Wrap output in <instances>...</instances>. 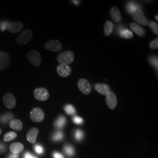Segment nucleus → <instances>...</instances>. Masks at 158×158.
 Returning <instances> with one entry per match:
<instances>
[{
    "label": "nucleus",
    "instance_id": "aec40b11",
    "mask_svg": "<svg viewBox=\"0 0 158 158\" xmlns=\"http://www.w3.org/2000/svg\"><path fill=\"white\" fill-rule=\"evenodd\" d=\"M10 126L12 129L17 131H20L23 129V122L18 119H13L10 122Z\"/></svg>",
    "mask_w": 158,
    "mask_h": 158
},
{
    "label": "nucleus",
    "instance_id": "39448f33",
    "mask_svg": "<svg viewBox=\"0 0 158 158\" xmlns=\"http://www.w3.org/2000/svg\"><path fill=\"white\" fill-rule=\"evenodd\" d=\"M34 97L40 102H45L49 98V93L48 91L44 87H39L36 89L34 91Z\"/></svg>",
    "mask_w": 158,
    "mask_h": 158
},
{
    "label": "nucleus",
    "instance_id": "7ed1b4c3",
    "mask_svg": "<svg viewBox=\"0 0 158 158\" xmlns=\"http://www.w3.org/2000/svg\"><path fill=\"white\" fill-rule=\"evenodd\" d=\"M27 59L29 62L35 66L38 67L41 64L42 59L40 53L37 51L31 50L27 54Z\"/></svg>",
    "mask_w": 158,
    "mask_h": 158
},
{
    "label": "nucleus",
    "instance_id": "4c0bfd02",
    "mask_svg": "<svg viewBox=\"0 0 158 158\" xmlns=\"http://www.w3.org/2000/svg\"><path fill=\"white\" fill-rule=\"evenodd\" d=\"M79 1H72V2H73L74 4H78L79 3Z\"/></svg>",
    "mask_w": 158,
    "mask_h": 158
},
{
    "label": "nucleus",
    "instance_id": "20e7f679",
    "mask_svg": "<svg viewBox=\"0 0 158 158\" xmlns=\"http://www.w3.org/2000/svg\"><path fill=\"white\" fill-rule=\"evenodd\" d=\"M45 118V114L40 108H34L30 113V118L34 123H40Z\"/></svg>",
    "mask_w": 158,
    "mask_h": 158
},
{
    "label": "nucleus",
    "instance_id": "0eeeda50",
    "mask_svg": "<svg viewBox=\"0 0 158 158\" xmlns=\"http://www.w3.org/2000/svg\"><path fill=\"white\" fill-rule=\"evenodd\" d=\"M44 47L48 51L59 52L62 50V44L58 40H51L46 43Z\"/></svg>",
    "mask_w": 158,
    "mask_h": 158
},
{
    "label": "nucleus",
    "instance_id": "58836bf2",
    "mask_svg": "<svg viewBox=\"0 0 158 158\" xmlns=\"http://www.w3.org/2000/svg\"><path fill=\"white\" fill-rule=\"evenodd\" d=\"M155 19H156V20H157V21H158V15H157L155 17Z\"/></svg>",
    "mask_w": 158,
    "mask_h": 158
},
{
    "label": "nucleus",
    "instance_id": "f704fd0d",
    "mask_svg": "<svg viewBox=\"0 0 158 158\" xmlns=\"http://www.w3.org/2000/svg\"><path fill=\"white\" fill-rule=\"evenodd\" d=\"M6 151V145H4L2 143H0V153L4 152Z\"/></svg>",
    "mask_w": 158,
    "mask_h": 158
},
{
    "label": "nucleus",
    "instance_id": "7c9ffc66",
    "mask_svg": "<svg viewBox=\"0 0 158 158\" xmlns=\"http://www.w3.org/2000/svg\"><path fill=\"white\" fill-rule=\"evenodd\" d=\"M149 61L151 64H152L154 68L158 69V57L156 56H152L149 59Z\"/></svg>",
    "mask_w": 158,
    "mask_h": 158
},
{
    "label": "nucleus",
    "instance_id": "72a5a7b5",
    "mask_svg": "<svg viewBox=\"0 0 158 158\" xmlns=\"http://www.w3.org/2000/svg\"><path fill=\"white\" fill-rule=\"evenodd\" d=\"M54 158H64V156L62 154L59 152H55L53 154Z\"/></svg>",
    "mask_w": 158,
    "mask_h": 158
},
{
    "label": "nucleus",
    "instance_id": "f8f14e48",
    "mask_svg": "<svg viewBox=\"0 0 158 158\" xmlns=\"http://www.w3.org/2000/svg\"><path fill=\"white\" fill-rule=\"evenodd\" d=\"M56 71L57 73L60 76L64 78L70 75L72 73V68L68 65L59 64L57 66Z\"/></svg>",
    "mask_w": 158,
    "mask_h": 158
},
{
    "label": "nucleus",
    "instance_id": "a19ab883",
    "mask_svg": "<svg viewBox=\"0 0 158 158\" xmlns=\"http://www.w3.org/2000/svg\"><path fill=\"white\" fill-rule=\"evenodd\" d=\"M34 158H36V157H34Z\"/></svg>",
    "mask_w": 158,
    "mask_h": 158
},
{
    "label": "nucleus",
    "instance_id": "1a4fd4ad",
    "mask_svg": "<svg viewBox=\"0 0 158 158\" xmlns=\"http://www.w3.org/2000/svg\"><path fill=\"white\" fill-rule=\"evenodd\" d=\"M3 103L5 107L11 110L16 106V100L11 93H7L3 97Z\"/></svg>",
    "mask_w": 158,
    "mask_h": 158
},
{
    "label": "nucleus",
    "instance_id": "4468645a",
    "mask_svg": "<svg viewBox=\"0 0 158 158\" xmlns=\"http://www.w3.org/2000/svg\"><path fill=\"white\" fill-rule=\"evenodd\" d=\"M110 17L113 21L115 23H119L122 20V15L119 11L118 8L115 6H113L110 10Z\"/></svg>",
    "mask_w": 158,
    "mask_h": 158
},
{
    "label": "nucleus",
    "instance_id": "423d86ee",
    "mask_svg": "<svg viewBox=\"0 0 158 158\" xmlns=\"http://www.w3.org/2000/svg\"><path fill=\"white\" fill-rule=\"evenodd\" d=\"M79 90L85 95L90 94L91 92V87L90 82L85 79H79L77 82Z\"/></svg>",
    "mask_w": 158,
    "mask_h": 158
},
{
    "label": "nucleus",
    "instance_id": "f03ea898",
    "mask_svg": "<svg viewBox=\"0 0 158 158\" xmlns=\"http://www.w3.org/2000/svg\"><path fill=\"white\" fill-rule=\"evenodd\" d=\"M33 38V33L29 29H25L19 34L16 38V42L18 45H24L32 40Z\"/></svg>",
    "mask_w": 158,
    "mask_h": 158
},
{
    "label": "nucleus",
    "instance_id": "ea45409f",
    "mask_svg": "<svg viewBox=\"0 0 158 158\" xmlns=\"http://www.w3.org/2000/svg\"><path fill=\"white\" fill-rule=\"evenodd\" d=\"M1 133H2V130H1V129L0 128V135L1 134Z\"/></svg>",
    "mask_w": 158,
    "mask_h": 158
},
{
    "label": "nucleus",
    "instance_id": "5701e85b",
    "mask_svg": "<svg viewBox=\"0 0 158 158\" xmlns=\"http://www.w3.org/2000/svg\"><path fill=\"white\" fill-rule=\"evenodd\" d=\"M119 36L124 39H132L134 37L132 32L128 29H123L119 32Z\"/></svg>",
    "mask_w": 158,
    "mask_h": 158
},
{
    "label": "nucleus",
    "instance_id": "dca6fc26",
    "mask_svg": "<svg viewBox=\"0 0 158 158\" xmlns=\"http://www.w3.org/2000/svg\"><path fill=\"white\" fill-rule=\"evenodd\" d=\"M130 28L131 30L134 32L135 34H137L138 36L142 37L144 36L146 34V31L145 29L136 23H131L130 25Z\"/></svg>",
    "mask_w": 158,
    "mask_h": 158
},
{
    "label": "nucleus",
    "instance_id": "6e6552de",
    "mask_svg": "<svg viewBox=\"0 0 158 158\" xmlns=\"http://www.w3.org/2000/svg\"><path fill=\"white\" fill-rule=\"evenodd\" d=\"M132 18L134 21L143 26H147L149 24V21L141 10H138L132 15Z\"/></svg>",
    "mask_w": 158,
    "mask_h": 158
},
{
    "label": "nucleus",
    "instance_id": "4be33fe9",
    "mask_svg": "<svg viewBox=\"0 0 158 158\" xmlns=\"http://www.w3.org/2000/svg\"><path fill=\"white\" fill-rule=\"evenodd\" d=\"M66 118L64 116H60L55 121V125L57 128L61 129L64 126V125L66 124Z\"/></svg>",
    "mask_w": 158,
    "mask_h": 158
},
{
    "label": "nucleus",
    "instance_id": "6ab92c4d",
    "mask_svg": "<svg viewBox=\"0 0 158 158\" xmlns=\"http://www.w3.org/2000/svg\"><path fill=\"white\" fill-rule=\"evenodd\" d=\"M126 9L127 12L132 15L134 13H135L136 11L140 10V8L139 7L138 5L135 2H132V1H130L127 3Z\"/></svg>",
    "mask_w": 158,
    "mask_h": 158
},
{
    "label": "nucleus",
    "instance_id": "473e14b6",
    "mask_svg": "<svg viewBox=\"0 0 158 158\" xmlns=\"http://www.w3.org/2000/svg\"><path fill=\"white\" fill-rule=\"evenodd\" d=\"M35 151L39 154H41L44 152L43 148H42V147H41L40 145H36L35 147Z\"/></svg>",
    "mask_w": 158,
    "mask_h": 158
},
{
    "label": "nucleus",
    "instance_id": "bb28decb",
    "mask_svg": "<svg viewBox=\"0 0 158 158\" xmlns=\"http://www.w3.org/2000/svg\"><path fill=\"white\" fill-rule=\"evenodd\" d=\"M149 25L150 26V28L152 29L153 32L156 35L158 34V24L154 21H151L149 23Z\"/></svg>",
    "mask_w": 158,
    "mask_h": 158
},
{
    "label": "nucleus",
    "instance_id": "9b49d317",
    "mask_svg": "<svg viewBox=\"0 0 158 158\" xmlns=\"http://www.w3.org/2000/svg\"><path fill=\"white\" fill-rule=\"evenodd\" d=\"M106 96V102L108 107L111 110H114L117 105V96L113 91H110Z\"/></svg>",
    "mask_w": 158,
    "mask_h": 158
},
{
    "label": "nucleus",
    "instance_id": "cd10ccee",
    "mask_svg": "<svg viewBox=\"0 0 158 158\" xmlns=\"http://www.w3.org/2000/svg\"><path fill=\"white\" fill-rule=\"evenodd\" d=\"M64 151L69 156H72L74 154V149L73 148L69 145L64 147Z\"/></svg>",
    "mask_w": 158,
    "mask_h": 158
},
{
    "label": "nucleus",
    "instance_id": "c85d7f7f",
    "mask_svg": "<svg viewBox=\"0 0 158 158\" xmlns=\"http://www.w3.org/2000/svg\"><path fill=\"white\" fill-rule=\"evenodd\" d=\"M84 136L83 132L80 130H77L75 132V138L77 141H81Z\"/></svg>",
    "mask_w": 158,
    "mask_h": 158
},
{
    "label": "nucleus",
    "instance_id": "ddd939ff",
    "mask_svg": "<svg viewBox=\"0 0 158 158\" xmlns=\"http://www.w3.org/2000/svg\"><path fill=\"white\" fill-rule=\"evenodd\" d=\"M23 28V23L19 21H15L8 23L6 25V29L8 32L15 34L21 31Z\"/></svg>",
    "mask_w": 158,
    "mask_h": 158
},
{
    "label": "nucleus",
    "instance_id": "f3484780",
    "mask_svg": "<svg viewBox=\"0 0 158 158\" xmlns=\"http://www.w3.org/2000/svg\"><path fill=\"white\" fill-rule=\"evenodd\" d=\"M94 89L97 92L102 95H106L108 93L111 91L110 87L106 84L97 83L94 85Z\"/></svg>",
    "mask_w": 158,
    "mask_h": 158
},
{
    "label": "nucleus",
    "instance_id": "2f4dec72",
    "mask_svg": "<svg viewBox=\"0 0 158 158\" xmlns=\"http://www.w3.org/2000/svg\"><path fill=\"white\" fill-rule=\"evenodd\" d=\"M74 123L76 124L80 125L81 124L83 123V119L79 117L78 116H75L74 117L73 119Z\"/></svg>",
    "mask_w": 158,
    "mask_h": 158
},
{
    "label": "nucleus",
    "instance_id": "c756f323",
    "mask_svg": "<svg viewBox=\"0 0 158 158\" xmlns=\"http://www.w3.org/2000/svg\"><path fill=\"white\" fill-rule=\"evenodd\" d=\"M149 48L151 49H156L158 48V38H156L155 40H152L149 43Z\"/></svg>",
    "mask_w": 158,
    "mask_h": 158
},
{
    "label": "nucleus",
    "instance_id": "e433bc0d",
    "mask_svg": "<svg viewBox=\"0 0 158 158\" xmlns=\"http://www.w3.org/2000/svg\"><path fill=\"white\" fill-rule=\"evenodd\" d=\"M8 158H18V154H12L11 155H10Z\"/></svg>",
    "mask_w": 158,
    "mask_h": 158
},
{
    "label": "nucleus",
    "instance_id": "393cba45",
    "mask_svg": "<svg viewBox=\"0 0 158 158\" xmlns=\"http://www.w3.org/2000/svg\"><path fill=\"white\" fill-rule=\"evenodd\" d=\"M65 112L68 114L69 115H73L76 114V110L72 105L68 104L64 107Z\"/></svg>",
    "mask_w": 158,
    "mask_h": 158
},
{
    "label": "nucleus",
    "instance_id": "b1692460",
    "mask_svg": "<svg viewBox=\"0 0 158 158\" xmlns=\"http://www.w3.org/2000/svg\"><path fill=\"white\" fill-rule=\"evenodd\" d=\"M17 134L14 131H11L6 133L4 136V140L5 142L11 141L17 138Z\"/></svg>",
    "mask_w": 158,
    "mask_h": 158
},
{
    "label": "nucleus",
    "instance_id": "9d476101",
    "mask_svg": "<svg viewBox=\"0 0 158 158\" xmlns=\"http://www.w3.org/2000/svg\"><path fill=\"white\" fill-rule=\"evenodd\" d=\"M10 56L5 52H0V72L6 70L10 64Z\"/></svg>",
    "mask_w": 158,
    "mask_h": 158
},
{
    "label": "nucleus",
    "instance_id": "412c9836",
    "mask_svg": "<svg viewBox=\"0 0 158 158\" xmlns=\"http://www.w3.org/2000/svg\"><path fill=\"white\" fill-rule=\"evenodd\" d=\"M113 30H114L113 23L111 21L108 20L106 22L104 25V34L106 36H109L113 33Z\"/></svg>",
    "mask_w": 158,
    "mask_h": 158
},
{
    "label": "nucleus",
    "instance_id": "2eb2a0df",
    "mask_svg": "<svg viewBox=\"0 0 158 158\" xmlns=\"http://www.w3.org/2000/svg\"><path fill=\"white\" fill-rule=\"evenodd\" d=\"M39 134V130L37 128H32L29 130L27 135V139L28 141L31 143H34L36 141L37 136Z\"/></svg>",
    "mask_w": 158,
    "mask_h": 158
},
{
    "label": "nucleus",
    "instance_id": "a878e982",
    "mask_svg": "<svg viewBox=\"0 0 158 158\" xmlns=\"http://www.w3.org/2000/svg\"><path fill=\"white\" fill-rule=\"evenodd\" d=\"M63 136H63L62 132L60 131H58L54 134L52 138H53V140L55 141H59L62 140L63 139Z\"/></svg>",
    "mask_w": 158,
    "mask_h": 158
},
{
    "label": "nucleus",
    "instance_id": "a211bd4d",
    "mask_svg": "<svg viewBox=\"0 0 158 158\" xmlns=\"http://www.w3.org/2000/svg\"><path fill=\"white\" fill-rule=\"evenodd\" d=\"M24 146L20 142H15L12 143L10 147V149L13 154H18L23 152Z\"/></svg>",
    "mask_w": 158,
    "mask_h": 158
},
{
    "label": "nucleus",
    "instance_id": "f257e3e1",
    "mask_svg": "<svg viewBox=\"0 0 158 158\" xmlns=\"http://www.w3.org/2000/svg\"><path fill=\"white\" fill-rule=\"evenodd\" d=\"M74 54L70 51H64L59 54L57 56V60L60 64L68 65L73 62Z\"/></svg>",
    "mask_w": 158,
    "mask_h": 158
},
{
    "label": "nucleus",
    "instance_id": "c9c22d12",
    "mask_svg": "<svg viewBox=\"0 0 158 158\" xmlns=\"http://www.w3.org/2000/svg\"><path fill=\"white\" fill-rule=\"evenodd\" d=\"M33 155L32 154H31L30 153L27 152L25 155H24V158H34Z\"/></svg>",
    "mask_w": 158,
    "mask_h": 158
}]
</instances>
